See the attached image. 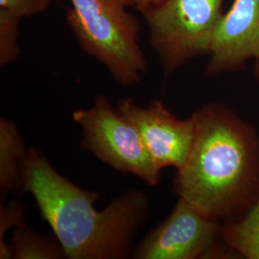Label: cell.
Instances as JSON below:
<instances>
[{"instance_id":"cell-12","label":"cell","mask_w":259,"mask_h":259,"mask_svg":"<svg viewBox=\"0 0 259 259\" xmlns=\"http://www.w3.org/2000/svg\"><path fill=\"white\" fill-rule=\"evenodd\" d=\"M13 258H66L65 250L55 235L50 236L32 231L26 223L15 229L11 241Z\"/></svg>"},{"instance_id":"cell-15","label":"cell","mask_w":259,"mask_h":259,"mask_svg":"<svg viewBox=\"0 0 259 259\" xmlns=\"http://www.w3.org/2000/svg\"><path fill=\"white\" fill-rule=\"evenodd\" d=\"M253 70H254V74H255V77H256V79H257L259 83V56L254 60Z\"/></svg>"},{"instance_id":"cell-2","label":"cell","mask_w":259,"mask_h":259,"mask_svg":"<svg viewBox=\"0 0 259 259\" xmlns=\"http://www.w3.org/2000/svg\"><path fill=\"white\" fill-rule=\"evenodd\" d=\"M22 192L32 195L69 259L129 258L135 234L149 211L147 196L135 189L97 210L100 193L61 175L34 147L29 149Z\"/></svg>"},{"instance_id":"cell-4","label":"cell","mask_w":259,"mask_h":259,"mask_svg":"<svg viewBox=\"0 0 259 259\" xmlns=\"http://www.w3.org/2000/svg\"><path fill=\"white\" fill-rule=\"evenodd\" d=\"M225 0H164L143 16L164 75L207 55Z\"/></svg>"},{"instance_id":"cell-13","label":"cell","mask_w":259,"mask_h":259,"mask_svg":"<svg viewBox=\"0 0 259 259\" xmlns=\"http://www.w3.org/2000/svg\"><path fill=\"white\" fill-rule=\"evenodd\" d=\"M26 207L21 201H12L1 204L0 207V242L4 241L5 233L12 228H18L24 224L26 219Z\"/></svg>"},{"instance_id":"cell-14","label":"cell","mask_w":259,"mask_h":259,"mask_svg":"<svg viewBox=\"0 0 259 259\" xmlns=\"http://www.w3.org/2000/svg\"><path fill=\"white\" fill-rule=\"evenodd\" d=\"M164 0H128L130 6L134 7L139 13L144 15L149 10L154 8Z\"/></svg>"},{"instance_id":"cell-3","label":"cell","mask_w":259,"mask_h":259,"mask_svg":"<svg viewBox=\"0 0 259 259\" xmlns=\"http://www.w3.org/2000/svg\"><path fill=\"white\" fill-rule=\"evenodd\" d=\"M65 19L80 47L102 64L123 87L139 83L147 72L140 26L128 0H69Z\"/></svg>"},{"instance_id":"cell-11","label":"cell","mask_w":259,"mask_h":259,"mask_svg":"<svg viewBox=\"0 0 259 259\" xmlns=\"http://www.w3.org/2000/svg\"><path fill=\"white\" fill-rule=\"evenodd\" d=\"M220 238L241 257L259 259V198L241 218L221 224Z\"/></svg>"},{"instance_id":"cell-5","label":"cell","mask_w":259,"mask_h":259,"mask_svg":"<svg viewBox=\"0 0 259 259\" xmlns=\"http://www.w3.org/2000/svg\"><path fill=\"white\" fill-rule=\"evenodd\" d=\"M72 119L82 130L83 149L118 172L158 185L162 170L149 154L137 127L106 95L96 96L91 107L75 111Z\"/></svg>"},{"instance_id":"cell-10","label":"cell","mask_w":259,"mask_h":259,"mask_svg":"<svg viewBox=\"0 0 259 259\" xmlns=\"http://www.w3.org/2000/svg\"><path fill=\"white\" fill-rule=\"evenodd\" d=\"M51 0H0V65L15 63L19 54V25L46 12Z\"/></svg>"},{"instance_id":"cell-8","label":"cell","mask_w":259,"mask_h":259,"mask_svg":"<svg viewBox=\"0 0 259 259\" xmlns=\"http://www.w3.org/2000/svg\"><path fill=\"white\" fill-rule=\"evenodd\" d=\"M204 72H236L259 56V0H232L213 34Z\"/></svg>"},{"instance_id":"cell-7","label":"cell","mask_w":259,"mask_h":259,"mask_svg":"<svg viewBox=\"0 0 259 259\" xmlns=\"http://www.w3.org/2000/svg\"><path fill=\"white\" fill-rule=\"evenodd\" d=\"M116 108L137 127L149 154L161 170L184 166L194 140L192 115L180 119L159 100H151L146 107H141L133 98H123Z\"/></svg>"},{"instance_id":"cell-6","label":"cell","mask_w":259,"mask_h":259,"mask_svg":"<svg viewBox=\"0 0 259 259\" xmlns=\"http://www.w3.org/2000/svg\"><path fill=\"white\" fill-rule=\"evenodd\" d=\"M221 224L179 198L173 210L141 241L136 259L205 258L220 237Z\"/></svg>"},{"instance_id":"cell-9","label":"cell","mask_w":259,"mask_h":259,"mask_svg":"<svg viewBox=\"0 0 259 259\" xmlns=\"http://www.w3.org/2000/svg\"><path fill=\"white\" fill-rule=\"evenodd\" d=\"M29 149L15 122L0 118V192L2 195L22 191Z\"/></svg>"},{"instance_id":"cell-1","label":"cell","mask_w":259,"mask_h":259,"mask_svg":"<svg viewBox=\"0 0 259 259\" xmlns=\"http://www.w3.org/2000/svg\"><path fill=\"white\" fill-rule=\"evenodd\" d=\"M195 136L173 191L220 223L237 220L259 198V134L222 102L192 113Z\"/></svg>"}]
</instances>
